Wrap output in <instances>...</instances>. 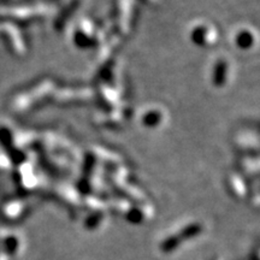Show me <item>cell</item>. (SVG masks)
Returning a JSON list of instances; mask_svg holds the SVG:
<instances>
[{
	"instance_id": "1",
	"label": "cell",
	"mask_w": 260,
	"mask_h": 260,
	"mask_svg": "<svg viewBox=\"0 0 260 260\" xmlns=\"http://www.w3.org/2000/svg\"><path fill=\"white\" fill-rule=\"evenodd\" d=\"M191 40L197 42L198 45L203 46H211L217 41V31L213 25L207 23H201L195 25L190 30Z\"/></svg>"
},
{
	"instance_id": "5",
	"label": "cell",
	"mask_w": 260,
	"mask_h": 260,
	"mask_svg": "<svg viewBox=\"0 0 260 260\" xmlns=\"http://www.w3.org/2000/svg\"><path fill=\"white\" fill-rule=\"evenodd\" d=\"M18 248H19V240L14 235L8 236L4 241H3V251H4L5 254L14 256L16 253L18 252Z\"/></svg>"
},
{
	"instance_id": "4",
	"label": "cell",
	"mask_w": 260,
	"mask_h": 260,
	"mask_svg": "<svg viewBox=\"0 0 260 260\" xmlns=\"http://www.w3.org/2000/svg\"><path fill=\"white\" fill-rule=\"evenodd\" d=\"M164 118L165 115L162 113L161 110H149V111L142 115V123H144V125L149 126V128H157L164 122Z\"/></svg>"
},
{
	"instance_id": "6",
	"label": "cell",
	"mask_w": 260,
	"mask_h": 260,
	"mask_svg": "<svg viewBox=\"0 0 260 260\" xmlns=\"http://www.w3.org/2000/svg\"><path fill=\"white\" fill-rule=\"evenodd\" d=\"M230 186H232V188L236 187V189H234L233 191L237 198H243L246 195V186L239 177L230 178Z\"/></svg>"
},
{
	"instance_id": "2",
	"label": "cell",
	"mask_w": 260,
	"mask_h": 260,
	"mask_svg": "<svg viewBox=\"0 0 260 260\" xmlns=\"http://www.w3.org/2000/svg\"><path fill=\"white\" fill-rule=\"evenodd\" d=\"M232 64L226 59H219L216 64L213 71L214 84L216 86H225L230 82V76H232Z\"/></svg>"
},
{
	"instance_id": "3",
	"label": "cell",
	"mask_w": 260,
	"mask_h": 260,
	"mask_svg": "<svg viewBox=\"0 0 260 260\" xmlns=\"http://www.w3.org/2000/svg\"><path fill=\"white\" fill-rule=\"evenodd\" d=\"M256 42V37L252 29L242 28L236 32L235 44L240 50H251Z\"/></svg>"
}]
</instances>
